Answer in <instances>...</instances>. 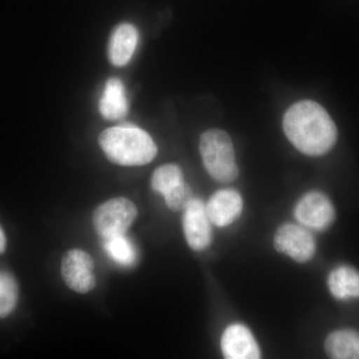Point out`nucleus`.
<instances>
[{
    "mask_svg": "<svg viewBox=\"0 0 359 359\" xmlns=\"http://www.w3.org/2000/svg\"><path fill=\"white\" fill-rule=\"evenodd\" d=\"M283 125L290 143L304 154H327L337 143V129L334 120L314 101L294 104L285 113Z\"/></svg>",
    "mask_w": 359,
    "mask_h": 359,
    "instance_id": "f257e3e1",
    "label": "nucleus"
},
{
    "mask_svg": "<svg viewBox=\"0 0 359 359\" xmlns=\"http://www.w3.org/2000/svg\"><path fill=\"white\" fill-rule=\"evenodd\" d=\"M138 43V32L129 23H122L113 30L108 46L110 62L115 66L128 65Z\"/></svg>",
    "mask_w": 359,
    "mask_h": 359,
    "instance_id": "9b49d317",
    "label": "nucleus"
},
{
    "mask_svg": "<svg viewBox=\"0 0 359 359\" xmlns=\"http://www.w3.org/2000/svg\"><path fill=\"white\" fill-rule=\"evenodd\" d=\"M242 196L235 190H219L210 198L205 205L208 217L219 228L230 226L241 216L243 211Z\"/></svg>",
    "mask_w": 359,
    "mask_h": 359,
    "instance_id": "9d476101",
    "label": "nucleus"
},
{
    "mask_svg": "<svg viewBox=\"0 0 359 359\" xmlns=\"http://www.w3.org/2000/svg\"><path fill=\"white\" fill-rule=\"evenodd\" d=\"M6 249V233H4V230L0 228V254L4 252Z\"/></svg>",
    "mask_w": 359,
    "mask_h": 359,
    "instance_id": "6ab92c4d",
    "label": "nucleus"
},
{
    "mask_svg": "<svg viewBox=\"0 0 359 359\" xmlns=\"http://www.w3.org/2000/svg\"><path fill=\"white\" fill-rule=\"evenodd\" d=\"M61 275L66 285L79 294H87L96 285L95 264L88 252L68 250L61 263Z\"/></svg>",
    "mask_w": 359,
    "mask_h": 359,
    "instance_id": "39448f33",
    "label": "nucleus"
},
{
    "mask_svg": "<svg viewBox=\"0 0 359 359\" xmlns=\"http://www.w3.org/2000/svg\"><path fill=\"white\" fill-rule=\"evenodd\" d=\"M167 207L171 211H184L193 201L192 189L185 182L175 187L169 193L164 196Z\"/></svg>",
    "mask_w": 359,
    "mask_h": 359,
    "instance_id": "a211bd4d",
    "label": "nucleus"
},
{
    "mask_svg": "<svg viewBox=\"0 0 359 359\" xmlns=\"http://www.w3.org/2000/svg\"><path fill=\"white\" fill-rule=\"evenodd\" d=\"M128 101L121 80L110 78L106 82L99 102L101 115L107 120H120L128 113Z\"/></svg>",
    "mask_w": 359,
    "mask_h": 359,
    "instance_id": "f8f14e48",
    "label": "nucleus"
},
{
    "mask_svg": "<svg viewBox=\"0 0 359 359\" xmlns=\"http://www.w3.org/2000/svg\"><path fill=\"white\" fill-rule=\"evenodd\" d=\"M327 285L339 301L359 299V271L347 266L335 268L328 276Z\"/></svg>",
    "mask_w": 359,
    "mask_h": 359,
    "instance_id": "ddd939ff",
    "label": "nucleus"
},
{
    "mask_svg": "<svg viewBox=\"0 0 359 359\" xmlns=\"http://www.w3.org/2000/svg\"><path fill=\"white\" fill-rule=\"evenodd\" d=\"M211 224L203 201L193 199L183 215L184 235L191 249L201 252L211 245Z\"/></svg>",
    "mask_w": 359,
    "mask_h": 359,
    "instance_id": "6e6552de",
    "label": "nucleus"
},
{
    "mask_svg": "<svg viewBox=\"0 0 359 359\" xmlns=\"http://www.w3.org/2000/svg\"><path fill=\"white\" fill-rule=\"evenodd\" d=\"M183 182L184 176L181 168L177 165L168 164L155 170L151 180V185L155 192L165 196Z\"/></svg>",
    "mask_w": 359,
    "mask_h": 359,
    "instance_id": "dca6fc26",
    "label": "nucleus"
},
{
    "mask_svg": "<svg viewBox=\"0 0 359 359\" xmlns=\"http://www.w3.org/2000/svg\"><path fill=\"white\" fill-rule=\"evenodd\" d=\"M138 216L134 203L127 198L108 200L94 211L93 224L103 240L126 233Z\"/></svg>",
    "mask_w": 359,
    "mask_h": 359,
    "instance_id": "20e7f679",
    "label": "nucleus"
},
{
    "mask_svg": "<svg viewBox=\"0 0 359 359\" xmlns=\"http://www.w3.org/2000/svg\"><path fill=\"white\" fill-rule=\"evenodd\" d=\"M18 299V287L15 278L7 271H0V318L13 313Z\"/></svg>",
    "mask_w": 359,
    "mask_h": 359,
    "instance_id": "f3484780",
    "label": "nucleus"
},
{
    "mask_svg": "<svg viewBox=\"0 0 359 359\" xmlns=\"http://www.w3.org/2000/svg\"><path fill=\"white\" fill-rule=\"evenodd\" d=\"M294 217L309 230L323 231L334 223V207L325 194L313 191L302 196L297 202Z\"/></svg>",
    "mask_w": 359,
    "mask_h": 359,
    "instance_id": "423d86ee",
    "label": "nucleus"
},
{
    "mask_svg": "<svg viewBox=\"0 0 359 359\" xmlns=\"http://www.w3.org/2000/svg\"><path fill=\"white\" fill-rule=\"evenodd\" d=\"M200 153L205 170L212 179L219 183H231L238 178L233 142L226 132L212 129L203 133Z\"/></svg>",
    "mask_w": 359,
    "mask_h": 359,
    "instance_id": "7ed1b4c3",
    "label": "nucleus"
},
{
    "mask_svg": "<svg viewBox=\"0 0 359 359\" xmlns=\"http://www.w3.org/2000/svg\"><path fill=\"white\" fill-rule=\"evenodd\" d=\"M224 358L257 359L261 349L249 328L243 325H231L224 330L221 340Z\"/></svg>",
    "mask_w": 359,
    "mask_h": 359,
    "instance_id": "1a4fd4ad",
    "label": "nucleus"
},
{
    "mask_svg": "<svg viewBox=\"0 0 359 359\" xmlns=\"http://www.w3.org/2000/svg\"><path fill=\"white\" fill-rule=\"evenodd\" d=\"M103 245L108 256L121 266H133L137 261L136 249L131 241L124 235L105 238Z\"/></svg>",
    "mask_w": 359,
    "mask_h": 359,
    "instance_id": "2eb2a0df",
    "label": "nucleus"
},
{
    "mask_svg": "<svg viewBox=\"0 0 359 359\" xmlns=\"http://www.w3.org/2000/svg\"><path fill=\"white\" fill-rule=\"evenodd\" d=\"M98 141L108 160L121 166H143L157 155L152 137L133 125L122 124L104 130Z\"/></svg>",
    "mask_w": 359,
    "mask_h": 359,
    "instance_id": "f03ea898",
    "label": "nucleus"
},
{
    "mask_svg": "<svg viewBox=\"0 0 359 359\" xmlns=\"http://www.w3.org/2000/svg\"><path fill=\"white\" fill-rule=\"evenodd\" d=\"M273 245L299 263H306L316 254V244L309 229L294 224H285L276 231Z\"/></svg>",
    "mask_w": 359,
    "mask_h": 359,
    "instance_id": "0eeeda50",
    "label": "nucleus"
},
{
    "mask_svg": "<svg viewBox=\"0 0 359 359\" xmlns=\"http://www.w3.org/2000/svg\"><path fill=\"white\" fill-rule=\"evenodd\" d=\"M325 351L330 358L359 359V332L337 330L325 340Z\"/></svg>",
    "mask_w": 359,
    "mask_h": 359,
    "instance_id": "4468645a",
    "label": "nucleus"
}]
</instances>
